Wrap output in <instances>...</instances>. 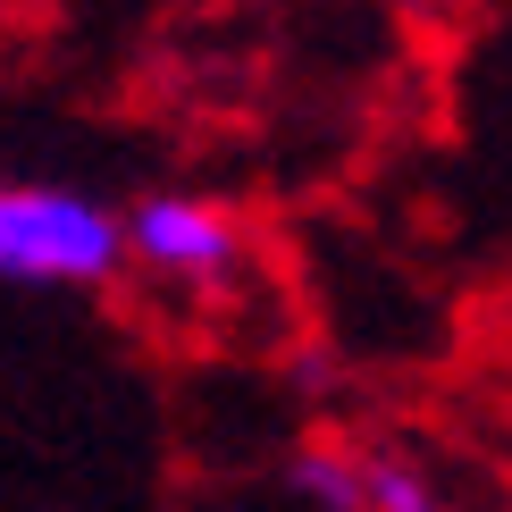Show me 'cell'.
I'll list each match as a JSON object with an SVG mask.
<instances>
[{
	"label": "cell",
	"mask_w": 512,
	"mask_h": 512,
	"mask_svg": "<svg viewBox=\"0 0 512 512\" xmlns=\"http://www.w3.org/2000/svg\"><path fill=\"white\" fill-rule=\"evenodd\" d=\"M126 261H143L168 286H227L244 261V227L236 210L202 202V194H152L135 219H118Z\"/></svg>",
	"instance_id": "cell-2"
},
{
	"label": "cell",
	"mask_w": 512,
	"mask_h": 512,
	"mask_svg": "<svg viewBox=\"0 0 512 512\" xmlns=\"http://www.w3.org/2000/svg\"><path fill=\"white\" fill-rule=\"evenodd\" d=\"M294 487L319 504V512H361V454H336V445H311L294 462Z\"/></svg>",
	"instance_id": "cell-4"
},
{
	"label": "cell",
	"mask_w": 512,
	"mask_h": 512,
	"mask_svg": "<svg viewBox=\"0 0 512 512\" xmlns=\"http://www.w3.org/2000/svg\"><path fill=\"white\" fill-rule=\"evenodd\" d=\"M118 210L76 185H0V277L9 286H101L118 277Z\"/></svg>",
	"instance_id": "cell-1"
},
{
	"label": "cell",
	"mask_w": 512,
	"mask_h": 512,
	"mask_svg": "<svg viewBox=\"0 0 512 512\" xmlns=\"http://www.w3.org/2000/svg\"><path fill=\"white\" fill-rule=\"evenodd\" d=\"M361 512H445L437 479L395 454H361Z\"/></svg>",
	"instance_id": "cell-3"
}]
</instances>
